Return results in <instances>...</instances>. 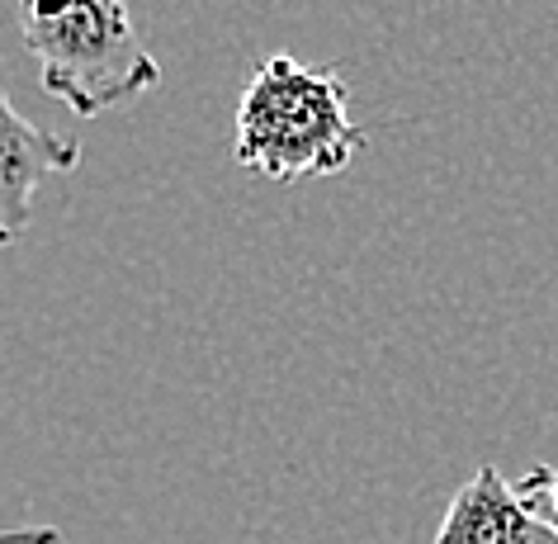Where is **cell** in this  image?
Listing matches in <instances>:
<instances>
[{
    "label": "cell",
    "instance_id": "6da1fadb",
    "mask_svg": "<svg viewBox=\"0 0 558 544\" xmlns=\"http://www.w3.org/2000/svg\"><path fill=\"white\" fill-rule=\"evenodd\" d=\"M369 133L351 119V86L331 72L270 52L242 86L232 119V161L265 180H313L345 171Z\"/></svg>",
    "mask_w": 558,
    "mask_h": 544
},
{
    "label": "cell",
    "instance_id": "7a4b0ae2",
    "mask_svg": "<svg viewBox=\"0 0 558 544\" xmlns=\"http://www.w3.org/2000/svg\"><path fill=\"white\" fill-rule=\"evenodd\" d=\"M20 34L44 90L76 119L133 105L161 81L123 0H20Z\"/></svg>",
    "mask_w": 558,
    "mask_h": 544
},
{
    "label": "cell",
    "instance_id": "3957f363",
    "mask_svg": "<svg viewBox=\"0 0 558 544\" xmlns=\"http://www.w3.org/2000/svg\"><path fill=\"white\" fill-rule=\"evenodd\" d=\"M81 143L62 133H48L29 123L0 90V246H10L29 228L34 218V194L48 176L76 171Z\"/></svg>",
    "mask_w": 558,
    "mask_h": 544
},
{
    "label": "cell",
    "instance_id": "277c9868",
    "mask_svg": "<svg viewBox=\"0 0 558 544\" xmlns=\"http://www.w3.org/2000/svg\"><path fill=\"white\" fill-rule=\"evenodd\" d=\"M430 544H558V535L525 507L497 464H478L450 497Z\"/></svg>",
    "mask_w": 558,
    "mask_h": 544
},
{
    "label": "cell",
    "instance_id": "5b68a950",
    "mask_svg": "<svg viewBox=\"0 0 558 544\" xmlns=\"http://www.w3.org/2000/svg\"><path fill=\"white\" fill-rule=\"evenodd\" d=\"M515 493L525 497V507L539 516L544 525L558 535V464H539V469H530L521 483H515Z\"/></svg>",
    "mask_w": 558,
    "mask_h": 544
},
{
    "label": "cell",
    "instance_id": "8992f818",
    "mask_svg": "<svg viewBox=\"0 0 558 544\" xmlns=\"http://www.w3.org/2000/svg\"><path fill=\"white\" fill-rule=\"evenodd\" d=\"M0 544H62V530H52V525H20V530H0Z\"/></svg>",
    "mask_w": 558,
    "mask_h": 544
}]
</instances>
